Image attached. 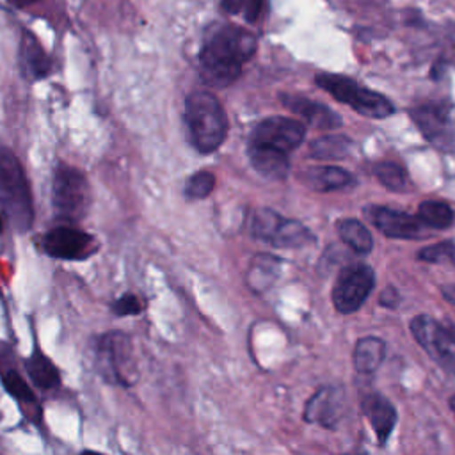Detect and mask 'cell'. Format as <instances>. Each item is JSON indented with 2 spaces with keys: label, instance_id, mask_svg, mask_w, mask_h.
Wrapping results in <instances>:
<instances>
[{
  "label": "cell",
  "instance_id": "obj_12",
  "mask_svg": "<svg viewBox=\"0 0 455 455\" xmlns=\"http://www.w3.org/2000/svg\"><path fill=\"white\" fill-rule=\"evenodd\" d=\"M364 212L370 222L389 238L412 240L425 235L419 217H412L409 213L396 212L386 206H368Z\"/></svg>",
  "mask_w": 455,
  "mask_h": 455
},
{
  "label": "cell",
  "instance_id": "obj_15",
  "mask_svg": "<svg viewBox=\"0 0 455 455\" xmlns=\"http://www.w3.org/2000/svg\"><path fill=\"white\" fill-rule=\"evenodd\" d=\"M281 101L284 107H288L291 112L299 114L307 124L320 128V130H334L341 126V117L331 110L329 107L311 101L302 96H291V94H283Z\"/></svg>",
  "mask_w": 455,
  "mask_h": 455
},
{
  "label": "cell",
  "instance_id": "obj_14",
  "mask_svg": "<svg viewBox=\"0 0 455 455\" xmlns=\"http://www.w3.org/2000/svg\"><path fill=\"white\" fill-rule=\"evenodd\" d=\"M92 245V236L75 228H55L43 238V249L46 254L62 259L82 258Z\"/></svg>",
  "mask_w": 455,
  "mask_h": 455
},
{
  "label": "cell",
  "instance_id": "obj_1",
  "mask_svg": "<svg viewBox=\"0 0 455 455\" xmlns=\"http://www.w3.org/2000/svg\"><path fill=\"white\" fill-rule=\"evenodd\" d=\"M256 50V39L251 32L240 27H222L203 46L199 53V69L206 84L213 87H226L233 84L243 62H247Z\"/></svg>",
  "mask_w": 455,
  "mask_h": 455
},
{
  "label": "cell",
  "instance_id": "obj_25",
  "mask_svg": "<svg viewBox=\"0 0 455 455\" xmlns=\"http://www.w3.org/2000/svg\"><path fill=\"white\" fill-rule=\"evenodd\" d=\"M375 176L379 178V181L389 188V190H403L405 185H407V176L403 172L402 167H398L396 164H391V162H380L375 165L373 169Z\"/></svg>",
  "mask_w": 455,
  "mask_h": 455
},
{
  "label": "cell",
  "instance_id": "obj_16",
  "mask_svg": "<svg viewBox=\"0 0 455 455\" xmlns=\"http://www.w3.org/2000/svg\"><path fill=\"white\" fill-rule=\"evenodd\" d=\"M363 411H364L366 418L370 419L379 443L384 444L396 423L395 407L384 396L373 393L363 400Z\"/></svg>",
  "mask_w": 455,
  "mask_h": 455
},
{
  "label": "cell",
  "instance_id": "obj_3",
  "mask_svg": "<svg viewBox=\"0 0 455 455\" xmlns=\"http://www.w3.org/2000/svg\"><path fill=\"white\" fill-rule=\"evenodd\" d=\"M0 208L11 226L25 233L34 220L30 187L21 164L9 148L0 146Z\"/></svg>",
  "mask_w": 455,
  "mask_h": 455
},
{
  "label": "cell",
  "instance_id": "obj_21",
  "mask_svg": "<svg viewBox=\"0 0 455 455\" xmlns=\"http://www.w3.org/2000/svg\"><path fill=\"white\" fill-rule=\"evenodd\" d=\"M25 370L32 382L43 389L55 387L60 382V375L55 364L39 348H34L30 357L25 359Z\"/></svg>",
  "mask_w": 455,
  "mask_h": 455
},
{
  "label": "cell",
  "instance_id": "obj_29",
  "mask_svg": "<svg viewBox=\"0 0 455 455\" xmlns=\"http://www.w3.org/2000/svg\"><path fill=\"white\" fill-rule=\"evenodd\" d=\"M2 382H4V387L16 398L23 400V402H34V393L32 389L28 387V384L21 379V375H18L14 370H7L4 375H2Z\"/></svg>",
  "mask_w": 455,
  "mask_h": 455
},
{
  "label": "cell",
  "instance_id": "obj_18",
  "mask_svg": "<svg viewBox=\"0 0 455 455\" xmlns=\"http://www.w3.org/2000/svg\"><path fill=\"white\" fill-rule=\"evenodd\" d=\"M306 183L318 192H331L345 188L352 183V176L339 167H313L304 174Z\"/></svg>",
  "mask_w": 455,
  "mask_h": 455
},
{
  "label": "cell",
  "instance_id": "obj_35",
  "mask_svg": "<svg viewBox=\"0 0 455 455\" xmlns=\"http://www.w3.org/2000/svg\"><path fill=\"white\" fill-rule=\"evenodd\" d=\"M450 405H451V411L455 412V395L451 396V400H450Z\"/></svg>",
  "mask_w": 455,
  "mask_h": 455
},
{
  "label": "cell",
  "instance_id": "obj_11",
  "mask_svg": "<svg viewBox=\"0 0 455 455\" xmlns=\"http://www.w3.org/2000/svg\"><path fill=\"white\" fill-rule=\"evenodd\" d=\"M411 117L421 133L441 149H455V121L439 105H423L411 110Z\"/></svg>",
  "mask_w": 455,
  "mask_h": 455
},
{
  "label": "cell",
  "instance_id": "obj_9",
  "mask_svg": "<svg viewBox=\"0 0 455 455\" xmlns=\"http://www.w3.org/2000/svg\"><path fill=\"white\" fill-rule=\"evenodd\" d=\"M411 332L439 366L455 375V338L451 332L427 315H418L412 318Z\"/></svg>",
  "mask_w": 455,
  "mask_h": 455
},
{
  "label": "cell",
  "instance_id": "obj_24",
  "mask_svg": "<svg viewBox=\"0 0 455 455\" xmlns=\"http://www.w3.org/2000/svg\"><path fill=\"white\" fill-rule=\"evenodd\" d=\"M418 217L425 226L437 229H444L455 220L453 210L441 201H423L418 208Z\"/></svg>",
  "mask_w": 455,
  "mask_h": 455
},
{
  "label": "cell",
  "instance_id": "obj_4",
  "mask_svg": "<svg viewBox=\"0 0 455 455\" xmlns=\"http://www.w3.org/2000/svg\"><path fill=\"white\" fill-rule=\"evenodd\" d=\"M315 80L323 91H327L338 101L348 105L361 116L382 119V117H387L393 114V105L389 103V100L386 96L361 87L357 82H354L348 76L332 75V73H318Z\"/></svg>",
  "mask_w": 455,
  "mask_h": 455
},
{
  "label": "cell",
  "instance_id": "obj_36",
  "mask_svg": "<svg viewBox=\"0 0 455 455\" xmlns=\"http://www.w3.org/2000/svg\"><path fill=\"white\" fill-rule=\"evenodd\" d=\"M0 231H2V217H0Z\"/></svg>",
  "mask_w": 455,
  "mask_h": 455
},
{
  "label": "cell",
  "instance_id": "obj_10",
  "mask_svg": "<svg viewBox=\"0 0 455 455\" xmlns=\"http://www.w3.org/2000/svg\"><path fill=\"white\" fill-rule=\"evenodd\" d=\"M304 135H306V128L300 121L291 117L274 116V117L263 119L254 126L249 137V144L290 153L304 140Z\"/></svg>",
  "mask_w": 455,
  "mask_h": 455
},
{
  "label": "cell",
  "instance_id": "obj_26",
  "mask_svg": "<svg viewBox=\"0 0 455 455\" xmlns=\"http://www.w3.org/2000/svg\"><path fill=\"white\" fill-rule=\"evenodd\" d=\"M215 187V176L210 171H199L187 180L185 194L190 199H203L212 194Z\"/></svg>",
  "mask_w": 455,
  "mask_h": 455
},
{
  "label": "cell",
  "instance_id": "obj_22",
  "mask_svg": "<svg viewBox=\"0 0 455 455\" xmlns=\"http://www.w3.org/2000/svg\"><path fill=\"white\" fill-rule=\"evenodd\" d=\"M354 149V144L345 135H323L311 142L309 151L318 160H341Z\"/></svg>",
  "mask_w": 455,
  "mask_h": 455
},
{
  "label": "cell",
  "instance_id": "obj_31",
  "mask_svg": "<svg viewBox=\"0 0 455 455\" xmlns=\"http://www.w3.org/2000/svg\"><path fill=\"white\" fill-rule=\"evenodd\" d=\"M144 304L140 302V299L133 293H124L119 299H116L112 302V311L119 316H126V315H139L142 311Z\"/></svg>",
  "mask_w": 455,
  "mask_h": 455
},
{
  "label": "cell",
  "instance_id": "obj_28",
  "mask_svg": "<svg viewBox=\"0 0 455 455\" xmlns=\"http://www.w3.org/2000/svg\"><path fill=\"white\" fill-rule=\"evenodd\" d=\"M418 258L423 259V261H432V263L448 261V263H453V265H455V243H451V242H441V243L428 245V247H425V249L419 251Z\"/></svg>",
  "mask_w": 455,
  "mask_h": 455
},
{
  "label": "cell",
  "instance_id": "obj_27",
  "mask_svg": "<svg viewBox=\"0 0 455 455\" xmlns=\"http://www.w3.org/2000/svg\"><path fill=\"white\" fill-rule=\"evenodd\" d=\"M277 265H279V259L268 256V254H259L252 267H251V272H249V283L251 286L258 288L259 290V283H261V275H268L270 279L275 277L277 274Z\"/></svg>",
  "mask_w": 455,
  "mask_h": 455
},
{
  "label": "cell",
  "instance_id": "obj_32",
  "mask_svg": "<svg viewBox=\"0 0 455 455\" xmlns=\"http://www.w3.org/2000/svg\"><path fill=\"white\" fill-rule=\"evenodd\" d=\"M396 299H398L396 290H395L393 286H387V288L382 291V295H380V304L393 307V306L396 304Z\"/></svg>",
  "mask_w": 455,
  "mask_h": 455
},
{
  "label": "cell",
  "instance_id": "obj_8",
  "mask_svg": "<svg viewBox=\"0 0 455 455\" xmlns=\"http://www.w3.org/2000/svg\"><path fill=\"white\" fill-rule=\"evenodd\" d=\"M375 284V275L371 267L364 263H354L345 267L332 288L334 307L343 313H354L363 306Z\"/></svg>",
  "mask_w": 455,
  "mask_h": 455
},
{
  "label": "cell",
  "instance_id": "obj_6",
  "mask_svg": "<svg viewBox=\"0 0 455 455\" xmlns=\"http://www.w3.org/2000/svg\"><path fill=\"white\" fill-rule=\"evenodd\" d=\"M96 368L105 380L132 386L135 380V361L130 338L117 331L100 336L96 341Z\"/></svg>",
  "mask_w": 455,
  "mask_h": 455
},
{
  "label": "cell",
  "instance_id": "obj_5",
  "mask_svg": "<svg viewBox=\"0 0 455 455\" xmlns=\"http://www.w3.org/2000/svg\"><path fill=\"white\" fill-rule=\"evenodd\" d=\"M89 185L85 176L71 165H59L52 181V206L57 219L80 220L89 208Z\"/></svg>",
  "mask_w": 455,
  "mask_h": 455
},
{
  "label": "cell",
  "instance_id": "obj_30",
  "mask_svg": "<svg viewBox=\"0 0 455 455\" xmlns=\"http://www.w3.org/2000/svg\"><path fill=\"white\" fill-rule=\"evenodd\" d=\"M222 7L228 12H240L247 21H256L261 14L263 0H222Z\"/></svg>",
  "mask_w": 455,
  "mask_h": 455
},
{
  "label": "cell",
  "instance_id": "obj_17",
  "mask_svg": "<svg viewBox=\"0 0 455 455\" xmlns=\"http://www.w3.org/2000/svg\"><path fill=\"white\" fill-rule=\"evenodd\" d=\"M249 160L251 165L268 180H283L290 171V160L286 153L272 148L249 144Z\"/></svg>",
  "mask_w": 455,
  "mask_h": 455
},
{
  "label": "cell",
  "instance_id": "obj_34",
  "mask_svg": "<svg viewBox=\"0 0 455 455\" xmlns=\"http://www.w3.org/2000/svg\"><path fill=\"white\" fill-rule=\"evenodd\" d=\"M7 2H11V4L16 5V7H25V5L34 4V2H37V0H7Z\"/></svg>",
  "mask_w": 455,
  "mask_h": 455
},
{
  "label": "cell",
  "instance_id": "obj_33",
  "mask_svg": "<svg viewBox=\"0 0 455 455\" xmlns=\"http://www.w3.org/2000/svg\"><path fill=\"white\" fill-rule=\"evenodd\" d=\"M443 295H444V299L455 302V288L453 286H444L443 288Z\"/></svg>",
  "mask_w": 455,
  "mask_h": 455
},
{
  "label": "cell",
  "instance_id": "obj_19",
  "mask_svg": "<svg viewBox=\"0 0 455 455\" xmlns=\"http://www.w3.org/2000/svg\"><path fill=\"white\" fill-rule=\"evenodd\" d=\"M384 341L375 336L361 338L354 348V366L359 373L375 371L384 359Z\"/></svg>",
  "mask_w": 455,
  "mask_h": 455
},
{
  "label": "cell",
  "instance_id": "obj_23",
  "mask_svg": "<svg viewBox=\"0 0 455 455\" xmlns=\"http://www.w3.org/2000/svg\"><path fill=\"white\" fill-rule=\"evenodd\" d=\"M338 233L341 240L359 254H366L373 247L370 231L355 219H345L338 222Z\"/></svg>",
  "mask_w": 455,
  "mask_h": 455
},
{
  "label": "cell",
  "instance_id": "obj_13",
  "mask_svg": "<svg viewBox=\"0 0 455 455\" xmlns=\"http://www.w3.org/2000/svg\"><path fill=\"white\" fill-rule=\"evenodd\" d=\"M343 411V389L339 386L320 387L306 403L304 418L325 428H334Z\"/></svg>",
  "mask_w": 455,
  "mask_h": 455
},
{
  "label": "cell",
  "instance_id": "obj_20",
  "mask_svg": "<svg viewBox=\"0 0 455 455\" xmlns=\"http://www.w3.org/2000/svg\"><path fill=\"white\" fill-rule=\"evenodd\" d=\"M21 66L30 78H43L50 73V59L32 34H25L21 41Z\"/></svg>",
  "mask_w": 455,
  "mask_h": 455
},
{
  "label": "cell",
  "instance_id": "obj_7",
  "mask_svg": "<svg viewBox=\"0 0 455 455\" xmlns=\"http://www.w3.org/2000/svg\"><path fill=\"white\" fill-rule=\"evenodd\" d=\"M249 229L254 238L275 247H304L313 242V235L304 224L284 219L268 208H259L252 213Z\"/></svg>",
  "mask_w": 455,
  "mask_h": 455
},
{
  "label": "cell",
  "instance_id": "obj_2",
  "mask_svg": "<svg viewBox=\"0 0 455 455\" xmlns=\"http://www.w3.org/2000/svg\"><path fill=\"white\" fill-rule=\"evenodd\" d=\"M185 121L190 140L199 153L215 151L226 139L228 117L212 92L197 91L187 96Z\"/></svg>",
  "mask_w": 455,
  "mask_h": 455
}]
</instances>
